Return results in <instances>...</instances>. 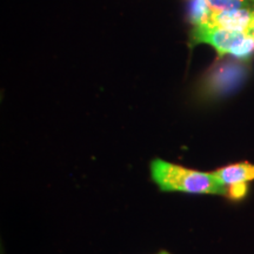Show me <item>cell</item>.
I'll list each match as a JSON object with an SVG mask.
<instances>
[{
    "label": "cell",
    "instance_id": "cell-8",
    "mask_svg": "<svg viewBox=\"0 0 254 254\" xmlns=\"http://www.w3.org/2000/svg\"><path fill=\"white\" fill-rule=\"evenodd\" d=\"M249 193V185L247 184H236L228 186L226 189V195L232 200H240L245 198Z\"/></svg>",
    "mask_w": 254,
    "mask_h": 254
},
{
    "label": "cell",
    "instance_id": "cell-10",
    "mask_svg": "<svg viewBox=\"0 0 254 254\" xmlns=\"http://www.w3.org/2000/svg\"><path fill=\"white\" fill-rule=\"evenodd\" d=\"M251 34H252V36L254 37V28H253V30H252V32H251Z\"/></svg>",
    "mask_w": 254,
    "mask_h": 254
},
{
    "label": "cell",
    "instance_id": "cell-1",
    "mask_svg": "<svg viewBox=\"0 0 254 254\" xmlns=\"http://www.w3.org/2000/svg\"><path fill=\"white\" fill-rule=\"evenodd\" d=\"M151 178L161 192L226 195V187L221 185L214 172L190 170L161 159L151 163Z\"/></svg>",
    "mask_w": 254,
    "mask_h": 254
},
{
    "label": "cell",
    "instance_id": "cell-2",
    "mask_svg": "<svg viewBox=\"0 0 254 254\" xmlns=\"http://www.w3.org/2000/svg\"><path fill=\"white\" fill-rule=\"evenodd\" d=\"M190 39L192 45L208 44L214 47L220 57L231 55L234 58L245 60L254 52V37L252 34L228 31L213 25L194 26Z\"/></svg>",
    "mask_w": 254,
    "mask_h": 254
},
{
    "label": "cell",
    "instance_id": "cell-4",
    "mask_svg": "<svg viewBox=\"0 0 254 254\" xmlns=\"http://www.w3.org/2000/svg\"><path fill=\"white\" fill-rule=\"evenodd\" d=\"M207 25L228 31L251 33L254 28V9L250 7L213 11Z\"/></svg>",
    "mask_w": 254,
    "mask_h": 254
},
{
    "label": "cell",
    "instance_id": "cell-6",
    "mask_svg": "<svg viewBox=\"0 0 254 254\" xmlns=\"http://www.w3.org/2000/svg\"><path fill=\"white\" fill-rule=\"evenodd\" d=\"M190 1V20L193 26L207 25L213 9L209 7L206 0H189Z\"/></svg>",
    "mask_w": 254,
    "mask_h": 254
},
{
    "label": "cell",
    "instance_id": "cell-9",
    "mask_svg": "<svg viewBox=\"0 0 254 254\" xmlns=\"http://www.w3.org/2000/svg\"><path fill=\"white\" fill-rule=\"evenodd\" d=\"M158 254H170V253H167V252H160V253H158Z\"/></svg>",
    "mask_w": 254,
    "mask_h": 254
},
{
    "label": "cell",
    "instance_id": "cell-7",
    "mask_svg": "<svg viewBox=\"0 0 254 254\" xmlns=\"http://www.w3.org/2000/svg\"><path fill=\"white\" fill-rule=\"evenodd\" d=\"M213 11H225V9H234L250 7V0H206Z\"/></svg>",
    "mask_w": 254,
    "mask_h": 254
},
{
    "label": "cell",
    "instance_id": "cell-5",
    "mask_svg": "<svg viewBox=\"0 0 254 254\" xmlns=\"http://www.w3.org/2000/svg\"><path fill=\"white\" fill-rule=\"evenodd\" d=\"M215 177L225 187L236 184H247L254 180V165L249 163L232 164L219 168L214 172Z\"/></svg>",
    "mask_w": 254,
    "mask_h": 254
},
{
    "label": "cell",
    "instance_id": "cell-3",
    "mask_svg": "<svg viewBox=\"0 0 254 254\" xmlns=\"http://www.w3.org/2000/svg\"><path fill=\"white\" fill-rule=\"evenodd\" d=\"M249 66L243 59H226L215 64L205 75L201 92L207 98H221L241 86L249 74Z\"/></svg>",
    "mask_w": 254,
    "mask_h": 254
}]
</instances>
